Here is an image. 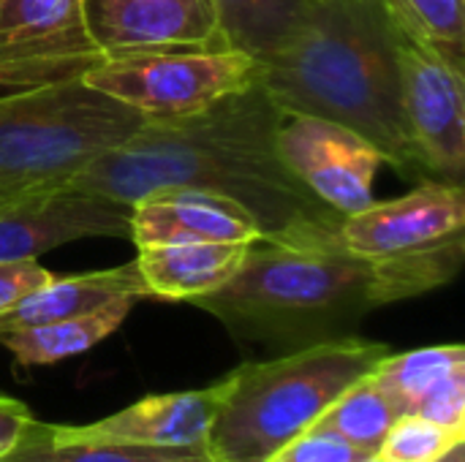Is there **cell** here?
Returning a JSON list of instances; mask_svg holds the SVG:
<instances>
[{
  "mask_svg": "<svg viewBox=\"0 0 465 462\" xmlns=\"http://www.w3.org/2000/svg\"><path fill=\"white\" fill-rule=\"evenodd\" d=\"M283 120L286 112L256 82L193 117L144 123L71 185L128 207L163 188L207 191L245 207L262 237H338L343 215L319 202L278 155Z\"/></svg>",
  "mask_w": 465,
  "mask_h": 462,
  "instance_id": "1",
  "label": "cell"
},
{
  "mask_svg": "<svg viewBox=\"0 0 465 462\" xmlns=\"http://www.w3.org/2000/svg\"><path fill=\"white\" fill-rule=\"evenodd\" d=\"M463 253L465 231L381 259L357 256L338 237H259L237 275L191 305L215 316L240 343L289 354L349 338L371 310L447 286Z\"/></svg>",
  "mask_w": 465,
  "mask_h": 462,
  "instance_id": "2",
  "label": "cell"
},
{
  "mask_svg": "<svg viewBox=\"0 0 465 462\" xmlns=\"http://www.w3.org/2000/svg\"><path fill=\"white\" fill-rule=\"evenodd\" d=\"M395 27L381 0H319L300 30L259 60V84L286 114L346 125L373 142L384 163L420 169L403 117Z\"/></svg>",
  "mask_w": 465,
  "mask_h": 462,
  "instance_id": "3",
  "label": "cell"
},
{
  "mask_svg": "<svg viewBox=\"0 0 465 462\" xmlns=\"http://www.w3.org/2000/svg\"><path fill=\"white\" fill-rule=\"evenodd\" d=\"M387 354V346L349 335L245 362L226 376L204 455L213 462H267Z\"/></svg>",
  "mask_w": 465,
  "mask_h": 462,
  "instance_id": "4",
  "label": "cell"
},
{
  "mask_svg": "<svg viewBox=\"0 0 465 462\" xmlns=\"http://www.w3.org/2000/svg\"><path fill=\"white\" fill-rule=\"evenodd\" d=\"M142 125L82 79L0 93V199L71 182Z\"/></svg>",
  "mask_w": 465,
  "mask_h": 462,
  "instance_id": "5",
  "label": "cell"
},
{
  "mask_svg": "<svg viewBox=\"0 0 465 462\" xmlns=\"http://www.w3.org/2000/svg\"><path fill=\"white\" fill-rule=\"evenodd\" d=\"M259 79V63L234 49L139 52L104 57L82 82L134 109L144 123L193 117Z\"/></svg>",
  "mask_w": 465,
  "mask_h": 462,
  "instance_id": "6",
  "label": "cell"
},
{
  "mask_svg": "<svg viewBox=\"0 0 465 462\" xmlns=\"http://www.w3.org/2000/svg\"><path fill=\"white\" fill-rule=\"evenodd\" d=\"M104 60L82 0H0V90L82 79Z\"/></svg>",
  "mask_w": 465,
  "mask_h": 462,
  "instance_id": "7",
  "label": "cell"
},
{
  "mask_svg": "<svg viewBox=\"0 0 465 462\" xmlns=\"http://www.w3.org/2000/svg\"><path fill=\"white\" fill-rule=\"evenodd\" d=\"M401 95L414 158L422 172L460 182L465 166L463 60L401 38Z\"/></svg>",
  "mask_w": 465,
  "mask_h": 462,
  "instance_id": "8",
  "label": "cell"
},
{
  "mask_svg": "<svg viewBox=\"0 0 465 462\" xmlns=\"http://www.w3.org/2000/svg\"><path fill=\"white\" fill-rule=\"evenodd\" d=\"M278 155L338 215H354L376 202L373 180L384 166V155L373 142L346 125L308 114H286L278 128Z\"/></svg>",
  "mask_w": 465,
  "mask_h": 462,
  "instance_id": "9",
  "label": "cell"
},
{
  "mask_svg": "<svg viewBox=\"0 0 465 462\" xmlns=\"http://www.w3.org/2000/svg\"><path fill=\"white\" fill-rule=\"evenodd\" d=\"M131 207L71 182L0 199V261H35L87 237H128Z\"/></svg>",
  "mask_w": 465,
  "mask_h": 462,
  "instance_id": "10",
  "label": "cell"
},
{
  "mask_svg": "<svg viewBox=\"0 0 465 462\" xmlns=\"http://www.w3.org/2000/svg\"><path fill=\"white\" fill-rule=\"evenodd\" d=\"M82 14L104 57L226 49L213 0H82Z\"/></svg>",
  "mask_w": 465,
  "mask_h": 462,
  "instance_id": "11",
  "label": "cell"
},
{
  "mask_svg": "<svg viewBox=\"0 0 465 462\" xmlns=\"http://www.w3.org/2000/svg\"><path fill=\"white\" fill-rule=\"evenodd\" d=\"M465 231V191L460 182L425 180L392 202H373L343 215L338 242L365 259L417 251Z\"/></svg>",
  "mask_w": 465,
  "mask_h": 462,
  "instance_id": "12",
  "label": "cell"
},
{
  "mask_svg": "<svg viewBox=\"0 0 465 462\" xmlns=\"http://www.w3.org/2000/svg\"><path fill=\"white\" fill-rule=\"evenodd\" d=\"M226 395V378L196 392L144 398L84 428H46L54 444H120L204 452L215 411Z\"/></svg>",
  "mask_w": 465,
  "mask_h": 462,
  "instance_id": "13",
  "label": "cell"
},
{
  "mask_svg": "<svg viewBox=\"0 0 465 462\" xmlns=\"http://www.w3.org/2000/svg\"><path fill=\"white\" fill-rule=\"evenodd\" d=\"M128 240L136 248L169 242H253L262 237L256 218L234 199L163 188L131 204Z\"/></svg>",
  "mask_w": 465,
  "mask_h": 462,
  "instance_id": "14",
  "label": "cell"
},
{
  "mask_svg": "<svg viewBox=\"0 0 465 462\" xmlns=\"http://www.w3.org/2000/svg\"><path fill=\"white\" fill-rule=\"evenodd\" d=\"M251 242H169L136 248V270L150 297L193 302L226 286Z\"/></svg>",
  "mask_w": 465,
  "mask_h": 462,
  "instance_id": "15",
  "label": "cell"
},
{
  "mask_svg": "<svg viewBox=\"0 0 465 462\" xmlns=\"http://www.w3.org/2000/svg\"><path fill=\"white\" fill-rule=\"evenodd\" d=\"M123 297H134V300L150 297L136 270V261L112 270H98V272L65 275V278L52 275L44 286H38L25 300H19L11 310L0 313V335L11 329H25L35 324L93 313Z\"/></svg>",
  "mask_w": 465,
  "mask_h": 462,
  "instance_id": "16",
  "label": "cell"
},
{
  "mask_svg": "<svg viewBox=\"0 0 465 462\" xmlns=\"http://www.w3.org/2000/svg\"><path fill=\"white\" fill-rule=\"evenodd\" d=\"M134 297L114 300L93 313L35 324L25 329H11L0 335V346L14 354V359L25 368L35 365H54L60 359L76 357L93 346H98L104 338H109L131 313Z\"/></svg>",
  "mask_w": 465,
  "mask_h": 462,
  "instance_id": "17",
  "label": "cell"
},
{
  "mask_svg": "<svg viewBox=\"0 0 465 462\" xmlns=\"http://www.w3.org/2000/svg\"><path fill=\"white\" fill-rule=\"evenodd\" d=\"M319 0H213L218 33L226 49L256 63L283 46Z\"/></svg>",
  "mask_w": 465,
  "mask_h": 462,
  "instance_id": "18",
  "label": "cell"
},
{
  "mask_svg": "<svg viewBox=\"0 0 465 462\" xmlns=\"http://www.w3.org/2000/svg\"><path fill=\"white\" fill-rule=\"evenodd\" d=\"M458 368H465V349L455 343V346L387 354L371 370V378L392 403L398 417H403V414H417L422 400Z\"/></svg>",
  "mask_w": 465,
  "mask_h": 462,
  "instance_id": "19",
  "label": "cell"
},
{
  "mask_svg": "<svg viewBox=\"0 0 465 462\" xmlns=\"http://www.w3.org/2000/svg\"><path fill=\"white\" fill-rule=\"evenodd\" d=\"M395 419L398 411L368 373L365 378L351 384L308 430L335 433L351 447L376 457Z\"/></svg>",
  "mask_w": 465,
  "mask_h": 462,
  "instance_id": "20",
  "label": "cell"
},
{
  "mask_svg": "<svg viewBox=\"0 0 465 462\" xmlns=\"http://www.w3.org/2000/svg\"><path fill=\"white\" fill-rule=\"evenodd\" d=\"M193 449H163V447H120V444H54L46 425L25 430L19 444L0 462H180Z\"/></svg>",
  "mask_w": 465,
  "mask_h": 462,
  "instance_id": "21",
  "label": "cell"
},
{
  "mask_svg": "<svg viewBox=\"0 0 465 462\" xmlns=\"http://www.w3.org/2000/svg\"><path fill=\"white\" fill-rule=\"evenodd\" d=\"M381 5L409 41L463 60L465 0H381Z\"/></svg>",
  "mask_w": 465,
  "mask_h": 462,
  "instance_id": "22",
  "label": "cell"
},
{
  "mask_svg": "<svg viewBox=\"0 0 465 462\" xmlns=\"http://www.w3.org/2000/svg\"><path fill=\"white\" fill-rule=\"evenodd\" d=\"M458 441H465L460 430H450L420 414H403L390 428L376 457L381 462H433Z\"/></svg>",
  "mask_w": 465,
  "mask_h": 462,
  "instance_id": "23",
  "label": "cell"
},
{
  "mask_svg": "<svg viewBox=\"0 0 465 462\" xmlns=\"http://www.w3.org/2000/svg\"><path fill=\"white\" fill-rule=\"evenodd\" d=\"M371 455L351 447L335 433L322 430H305L294 441H289L278 455H272L267 462H365Z\"/></svg>",
  "mask_w": 465,
  "mask_h": 462,
  "instance_id": "24",
  "label": "cell"
},
{
  "mask_svg": "<svg viewBox=\"0 0 465 462\" xmlns=\"http://www.w3.org/2000/svg\"><path fill=\"white\" fill-rule=\"evenodd\" d=\"M417 414L450 430L465 433V368H458L450 378H444L422 400Z\"/></svg>",
  "mask_w": 465,
  "mask_h": 462,
  "instance_id": "25",
  "label": "cell"
},
{
  "mask_svg": "<svg viewBox=\"0 0 465 462\" xmlns=\"http://www.w3.org/2000/svg\"><path fill=\"white\" fill-rule=\"evenodd\" d=\"M49 278L52 272L35 261H0V313L11 310Z\"/></svg>",
  "mask_w": 465,
  "mask_h": 462,
  "instance_id": "26",
  "label": "cell"
},
{
  "mask_svg": "<svg viewBox=\"0 0 465 462\" xmlns=\"http://www.w3.org/2000/svg\"><path fill=\"white\" fill-rule=\"evenodd\" d=\"M30 422H33V417L25 403L0 395V460L19 444V438L25 436Z\"/></svg>",
  "mask_w": 465,
  "mask_h": 462,
  "instance_id": "27",
  "label": "cell"
},
{
  "mask_svg": "<svg viewBox=\"0 0 465 462\" xmlns=\"http://www.w3.org/2000/svg\"><path fill=\"white\" fill-rule=\"evenodd\" d=\"M433 462H465V441H458L455 447H450L439 460Z\"/></svg>",
  "mask_w": 465,
  "mask_h": 462,
  "instance_id": "28",
  "label": "cell"
},
{
  "mask_svg": "<svg viewBox=\"0 0 465 462\" xmlns=\"http://www.w3.org/2000/svg\"><path fill=\"white\" fill-rule=\"evenodd\" d=\"M180 462H213L204 452H199V455H191V457H185V460H180Z\"/></svg>",
  "mask_w": 465,
  "mask_h": 462,
  "instance_id": "29",
  "label": "cell"
}]
</instances>
